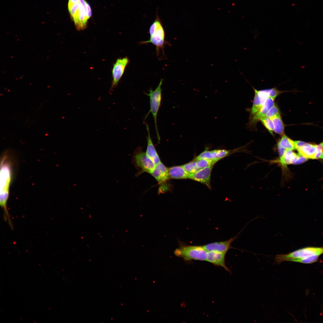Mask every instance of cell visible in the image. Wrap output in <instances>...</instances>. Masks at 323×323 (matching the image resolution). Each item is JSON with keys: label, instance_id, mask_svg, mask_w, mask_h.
Wrapping results in <instances>:
<instances>
[{"label": "cell", "instance_id": "obj_1", "mask_svg": "<svg viewBox=\"0 0 323 323\" xmlns=\"http://www.w3.org/2000/svg\"><path fill=\"white\" fill-rule=\"evenodd\" d=\"M16 164L15 157L11 151H6L2 154L0 160V204L4 211V220L9 224L12 223L7 210V202Z\"/></svg>", "mask_w": 323, "mask_h": 323}, {"label": "cell", "instance_id": "obj_2", "mask_svg": "<svg viewBox=\"0 0 323 323\" xmlns=\"http://www.w3.org/2000/svg\"><path fill=\"white\" fill-rule=\"evenodd\" d=\"M179 244V247L174 251L176 256L187 261H206L208 252L202 246L187 245L180 242Z\"/></svg>", "mask_w": 323, "mask_h": 323}, {"label": "cell", "instance_id": "obj_3", "mask_svg": "<svg viewBox=\"0 0 323 323\" xmlns=\"http://www.w3.org/2000/svg\"><path fill=\"white\" fill-rule=\"evenodd\" d=\"M149 39L142 41L141 44L151 43L156 47V53L158 56L160 52L163 53L164 46L165 44V33L163 28L160 22L156 20L151 25L149 29Z\"/></svg>", "mask_w": 323, "mask_h": 323}, {"label": "cell", "instance_id": "obj_4", "mask_svg": "<svg viewBox=\"0 0 323 323\" xmlns=\"http://www.w3.org/2000/svg\"><path fill=\"white\" fill-rule=\"evenodd\" d=\"M323 254V246L308 247L300 249L286 254H279L275 259V263L278 264L284 261H289L293 259L302 258L314 255L320 256Z\"/></svg>", "mask_w": 323, "mask_h": 323}, {"label": "cell", "instance_id": "obj_5", "mask_svg": "<svg viewBox=\"0 0 323 323\" xmlns=\"http://www.w3.org/2000/svg\"><path fill=\"white\" fill-rule=\"evenodd\" d=\"M163 81V79H161L159 85L154 90H153L152 88H150L149 90V93H145L149 97L150 108L149 111L145 117V119L147 117L149 113L151 112L153 118L156 133L159 141H160V138L157 125V118L162 101V89L161 86Z\"/></svg>", "mask_w": 323, "mask_h": 323}, {"label": "cell", "instance_id": "obj_6", "mask_svg": "<svg viewBox=\"0 0 323 323\" xmlns=\"http://www.w3.org/2000/svg\"><path fill=\"white\" fill-rule=\"evenodd\" d=\"M255 95L252 106L251 109V116L255 114L261 107L267 99L271 97L275 99L278 96L285 91L278 90L276 87L263 90H258L252 86Z\"/></svg>", "mask_w": 323, "mask_h": 323}, {"label": "cell", "instance_id": "obj_7", "mask_svg": "<svg viewBox=\"0 0 323 323\" xmlns=\"http://www.w3.org/2000/svg\"><path fill=\"white\" fill-rule=\"evenodd\" d=\"M132 161L134 166L138 170V174L144 172L151 174L156 166L146 153L142 151L141 147L137 148L134 151Z\"/></svg>", "mask_w": 323, "mask_h": 323}, {"label": "cell", "instance_id": "obj_8", "mask_svg": "<svg viewBox=\"0 0 323 323\" xmlns=\"http://www.w3.org/2000/svg\"><path fill=\"white\" fill-rule=\"evenodd\" d=\"M87 4L85 0H80L78 9L72 18L78 30H83L86 28L87 20L89 19Z\"/></svg>", "mask_w": 323, "mask_h": 323}, {"label": "cell", "instance_id": "obj_9", "mask_svg": "<svg viewBox=\"0 0 323 323\" xmlns=\"http://www.w3.org/2000/svg\"><path fill=\"white\" fill-rule=\"evenodd\" d=\"M129 62L128 58L125 57L118 58L114 64L112 70V80L110 89L117 86Z\"/></svg>", "mask_w": 323, "mask_h": 323}, {"label": "cell", "instance_id": "obj_10", "mask_svg": "<svg viewBox=\"0 0 323 323\" xmlns=\"http://www.w3.org/2000/svg\"><path fill=\"white\" fill-rule=\"evenodd\" d=\"M213 166L200 169L194 173L191 174L189 179L200 182L211 189V177Z\"/></svg>", "mask_w": 323, "mask_h": 323}, {"label": "cell", "instance_id": "obj_11", "mask_svg": "<svg viewBox=\"0 0 323 323\" xmlns=\"http://www.w3.org/2000/svg\"><path fill=\"white\" fill-rule=\"evenodd\" d=\"M275 99L268 97L260 109L254 115L251 116L249 125L252 127L256 126L257 123L262 118L265 117L269 110L275 103Z\"/></svg>", "mask_w": 323, "mask_h": 323}, {"label": "cell", "instance_id": "obj_12", "mask_svg": "<svg viewBox=\"0 0 323 323\" xmlns=\"http://www.w3.org/2000/svg\"><path fill=\"white\" fill-rule=\"evenodd\" d=\"M236 238L234 237L226 241L211 243L202 246L207 252L215 251L226 254L230 249L232 248L231 244Z\"/></svg>", "mask_w": 323, "mask_h": 323}, {"label": "cell", "instance_id": "obj_13", "mask_svg": "<svg viewBox=\"0 0 323 323\" xmlns=\"http://www.w3.org/2000/svg\"><path fill=\"white\" fill-rule=\"evenodd\" d=\"M231 151L224 149H217L208 150L205 149L196 157V160L207 159H218L220 160L230 154Z\"/></svg>", "mask_w": 323, "mask_h": 323}, {"label": "cell", "instance_id": "obj_14", "mask_svg": "<svg viewBox=\"0 0 323 323\" xmlns=\"http://www.w3.org/2000/svg\"><path fill=\"white\" fill-rule=\"evenodd\" d=\"M144 123L146 126L147 132V146L146 153L148 157L156 165L161 162L152 140L149 125L145 121H144Z\"/></svg>", "mask_w": 323, "mask_h": 323}, {"label": "cell", "instance_id": "obj_15", "mask_svg": "<svg viewBox=\"0 0 323 323\" xmlns=\"http://www.w3.org/2000/svg\"><path fill=\"white\" fill-rule=\"evenodd\" d=\"M151 175L160 184L165 183L170 179L168 168L161 162L156 165Z\"/></svg>", "mask_w": 323, "mask_h": 323}, {"label": "cell", "instance_id": "obj_16", "mask_svg": "<svg viewBox=\"0 0 323 323\" xmlns=\"http://www.w3.org/2000/svg\"><path fill=\"white\" fill-rule=\"evenodd\" d=\"M226 253L215 251L207 252L206 261L216 266H221L230 272L228 268L225 264Z\"/></svg>", "mask_w": 323, "mask_h": 323}, {"label": "cell", "instance_id": "obj_17", "mask_svg": "<svg viewBox=\"0 0 323 323\" xmlns=\"http://www.w3.org/2000/svg\"><path fill=\"white\" fill-rule=\"evenodd\" d=\"M278 141V149L280 157L282 156L287 150L296 149L295 141H293L285 134L281 136Z\"/></svg>", "mask_w": 323, "mask_h": 323}, {"label": "cell", "instance_id": "obj_18", "mask_svg": "<svg viewBox=\"0 0 323 323\" xmlns=\"http://www.w3.org/2000/svg\"><path fill=\"white\" fill-rule=\"evenodd\" d=\"M170 178L173 179H189L190 174L185 170L182 165L175 166L168 168Z\"/></svg>", "mask_w": 323, "mask_h": 323}, {"label": "cell", "instance_id": "obj_19", "mask_svg": "<svg viewBox=\"0 0 323 323\" xmlns=\"http://www.w3.org/2000/svg\"><path fill=\"white\" fill-rule=\"evenodd\" d=\"M296 150L299 155L307 159H315L317 151L316 145L308 143Z\"/></svg>", "mask_w": 323, "mask_h": 323}, {"label": "cell", "instance_id": "obj_20", "mask_svg": "<svg viewBox=\"0 0 323 323\" xmlns=\"http://www.w3.org/2000/svg\"><path fill=\"white\" fill-rule=\"evenodd\" d=\"M299 155H297L292 150L286 151L284 154L276 161L283 166L293 164L298 159Z\"/></svg>", "mask_w": 323, "mask_h": 323}, {"label": "cell", "instance_id": "obj_21", "mask_svg": "<svg viewBox=\"0 0 323 323\" xmlns=\"http://www.w3.org/2000/svg\"><path fill=\"white\" fill-rule=\"evenodd\" d=\"M270 118L273 123L274 131L281 136H283L285 135V126L280 115H277Z\"/></svg>", "mask_w": 323, "mask_h": 323}, {"label": "cell", "instance_id": "obj_22", "mask_svg": "<svg viewBox=\"0 0 323 323\" xmlns=\"http://www.w3.org/2000/svg\"><path fill=\"white\" fill-rule=\"evenodd\" d=\"M194 160L196 161L197 166L199 169L213 166L216 163L219 161L218 159Z\"/></svg>", "mask_w": 323, "mask_h": 323}, {"label": "cell", "instance_id": "obj_23", "mask_svg": "<svg viewBox=\"0 0 323 323\" xmlns=\"http://www.w3.org/2000/svg\"><path fill=\"white\" fill-rule=\"evenodd\" d=\"M319 257L318 255H314L302 258L293 259L289 261L305 264L312 263L316 262Z\"/></svg>", "mask_w": 323, "mask_h": 323}, {"label": "cell", "instance_id": "obj_24", "mask_svg": "<svg viewBox=\"0 0 323 323\" xmlns=\"http://www.w3.org/2000/svg\"><path fill=\"white\" fill-rule=\"evenodd\" d=\"M182 166L186 171L190 174L195 173L200 169L197 167L195 160Z\"/></svg>", "mask_w": 323, "mask_h": 323}, {"label": "cell", "instance_id": "obj_25", "mask_svg": "<svg viewBox=\"0 0 323 323\" xmlns=\"http://www.w3.org/2000/svg\"><path fill=\"white\" fill-rule=\"evenodd\" d=\"M260 121L269 133L273 135L274 126L271 119L270 118L265 117L261 119Z\"/></svg>", "mask_w": 323, "mask_h": 323}, {"label": "cell", "instance_id": "obj_26", "mask_svg": "<svg viewBox=\"0 0 323 323\" xmlns=\"http://www.w3.org/2000/svg\"><path fill=\"white\" fill-rule=\"evenodd\" d=\"M280 115V111L278 106L275 103L267 112L266 117L271 118Z\"/></svg>", "mask_w": 323, "mask_h": 323}, {"label": "cell", "instance_id": "obj_27", "mask_svg": "<svg viewBox=\"0 0 323 323\" xmlns=\"http://www.w3.org/2000/svg\"><path fill=\"white\" fill-rule=\"evenodd\" d=\"M79 2L71 5H68V9L72 18L74 16L78 9Z\"/></svg>", "mask_w": 323, "mask_h": 323}, {"label": "cell", "instance_id": "obj_28", "mask_svg": "<svg viewBox=\"0 0 323 323\" xmlns=\"http://www.w3.org/2000/svg\"><path fill=\"white\" fill-rule=\"evenodd\" d=\"M307 159H308L299 155V156L298 159L294 162L293 164H299L305 162L307 161Z\"/></svg>", "mask_w": 323, "mask_h": 323}, {"label": "cell", "instance_id": "obj_29", "mask_svg": "<svg viewBox=\"0 0 323 323\" xmlns=\"http://www.w3.org/2000/svg\"><path fill=\"white\" fill-rule=\"evenodd\" d=\"M79 2L80 0H69L68 5L79 3Z\"/></svg>", "mask_w": 323, "mask_h": 323}, {"label": "cell", "instance_id": "obj_30", "mask_svg": "<svg viewBox=\"0 0 323 323\" xmlns=\"http://www.w3.org/2000/svg\"><path fill=\"white\" fill-rule=\"evenodd\" d=\"M316 147L317 149L323 150V142L318 145H316Z\"/></svg>", "mask_w": 323, "mask_h": 323}, {"label": "cell", "instance_id": "obj_31", "mask_svg": "<svg viewBox=\"0 0 323 323\" xmlns=\"http://www.w3.org/2000/svg\"><path fill=\"white\" fill-rule=\"evenodd\" d=\"M320 158L323 159V152H322L321 156L320 157Z\"/></svg>", "mask_w": 323, "mask_h": 323}]
</instances>
